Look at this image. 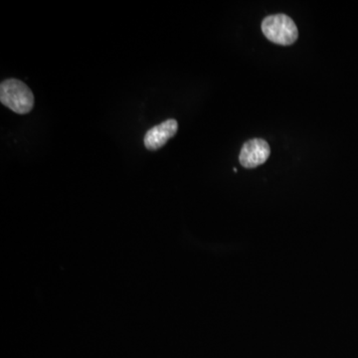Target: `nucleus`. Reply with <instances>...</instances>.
<instances>
[{
  "instance_id": "3",
  "label": "nucleus",
  "mask_w": 358,
  "mask_h": 358,
  "mask_svg": "<svg viewBox=\"0 0 358 358\" xmlns=\"http://www.w3.org/2000/svg\"><path fill=\"white\" fill-rule=\"evenodd\" d=\"M271 148L263 138H253L244 143L240 152V164L246 169H254L265 164L270 157Z\"/></svg>"
},
{
  "instance_id": "2",
  "label": "nucleus",
  "mask_w": 358,
  "mask_h": 358,
  "mask_svg": "<svg viewBox=\"0 0 358 358\" xmlns=\"http://www.w3.org/2000/svg\"><path fill=\"white\" fill-rule=\"evenodd\" d=\"M262 31L266 38L273 43L288 46L296 41L298 27L286 14H274L268 16L262 22Z\"/></svg>"
},
{
  "instance_id": "4",
  "label": "nucleus",
  "mask_w": 358,
  "mask_h": 358,
  "mask_svg": "<svg viewBox=\"0 0 358 358\" xmlns=\"http://www.w3.org/2000/svg\"><path fill=\"white\" fill-rule=\"evenodd\" d=\"M178 124L176 120L171 119L148 129L145 136V145L148 150H157L173 138L178 133Z\"/></svg>"
},
{
  "instance_id": "1",
  "label": "nucleus",
  "mask_w": 358,
  "mask_h": 358,
  "mask_svg": "<svg viewBox=\"0 0 358 358\" xmlns=\"http://www.w3.org/2000/svg\"><path fill=\"white\" fill-rule=\"evenodd\" d=\"M0 102L16 114H28L34 107V95L27 85L8 79L0 85Z\"/></svg>"
}]
</instances>
